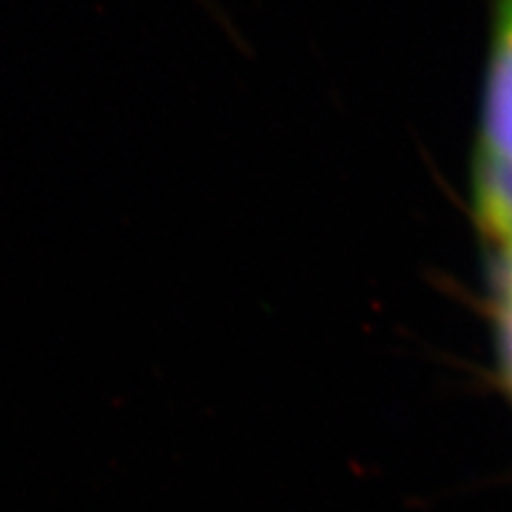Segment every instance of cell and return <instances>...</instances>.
<instances>
[{"label":"cell","instance_id":"6da1fadb","mask_svg":"<svg viewBox=\"0 0 512 512\" xmlns=\"http://www.w3.org/2000/svg\"><path fill=\"white\" fill-rule=\"evenodd\" d=\"M480 150L512 163V0H495Z\"/></svg>","mask_w":512,"mask_h":512},{"label":"cell","instance_id":"7a4b0ae2","mask_svg":"<svg viewBox=\"0 0 512 512\" xmlns=\"http://www.w3.org/2000/svg\"><path fill=\"white\" fill-rule=\"evenodd\" d=\"M474 199L480 229L500 263L512 261V163L480 150L474 167Z\"/></svg>","mask_w":512,"mask_h":512}]
</instances>
